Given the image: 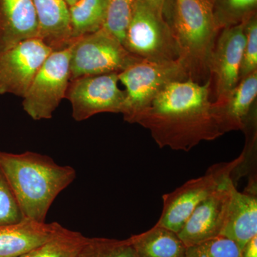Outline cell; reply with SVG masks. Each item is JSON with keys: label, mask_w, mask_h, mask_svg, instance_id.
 <instances>
[{"label": "cell", "mask_w": 257, "mask_h": 257, "mask_svg": "<svg viewBox=\"0 0 257 257\" xmlns=\"http://www.w3.org/2000/svg\"><path fill=\"white\" fill-rule=\"evenodd\" d=\"M257 70L240 80L227 94L212 102V110L221 133L246 132L256 121Z\"/></svg>", "instance_id": "13"}, {"label": "cell", "mask_w": 257, "mask_h": 257, "mask_svg": "<svg viewBox=\"0 0 257 257\" xmlns=\"http://www.w3.org/2000/svg\"><path fill=\"white\" fill-rule=\"evenodd\" d=\"M245 160V152L229 162L211 166L205 175L187 181L173 192L164 194L163 208L157 224L177 233L198 204L202 202Z\"/></svg>", "instance_id": "8"}, {"label": "cell", "mask_w": 257, "mask_h": 257, "mask_svg": "<svg viewBox=\"0 0 257 257\" xmlns=\"http://www.w3.org/2000/svg\"><path fill=\"white\" fill-rule=\"evenodd\" d=\"M53 50L40 39L18 43L0 53V94L23 97L39 69Z\"/></svg>", "instance_id": "10"}, {"label": "cell", "mask_w": 257, "mask_h": 257, "mask_svg": "<svg viewBox=\"0 0 257 257\" xmlns=\"http://www.w3.org/2000/svg\"><path fill=\"white\" fill-rule=\"evenodd\" d=\"M241 257H257V236H253L243 246Z\"/></svg>", "instance_id": "28"}, {"label": "cell", "mask_w": 257, "mask_h": 257, "mask_svg": "<svg viewBox=\"0 0 257 257\" xmlns=\"http://www.w3.org/2000/svg\"><path fill=\"white\" fill-rule=\"evenodd\" d=\"M211 78L204 84L188 79L170 83L131 123L147 128L160 148L188 152L223 134L210 101Z\"/></svg>", "instance_id": "1"}, {"label": "cell", "mask_w": 257, "mask_h": 257, "mask_svg": "<svg viewBox=\"0 0 257 257\" xmlns=\"http://www.w3.org/2000/svg\"><path fill=\"white\" fill-rule=\"evenodd\" d=\"M36 12L39 39L53 51L67 48L74 42L71 35L69 7L64 0H32Z\"/></svg>", "instance_id": "17"}, {"label": "cell", "mask_w": 257, "mask_h": 257, "mask_svg": "<svg viewBox=\"0 0 257 257\" xmlns=\"http://www.w3.org/2000/svg\"><path fill=\"white\" fill-rule=\"evenodd\" d=\"M25 219L18 199L0 170V226L18 224Z\"/></svg>", "instance_id": "25"}, {"label": "cell", "mask_w": 257, "mask_h": 257, "mask_svg": "<svg viewBox=\"0 0 257 257\" xmlns=\"http://www.w3.org/2000/svg\"><path fill=\"white\" fill-rule=\"evenodd\" d=\"M79 1H81V0H64V2H65L66 4L67 5L69 8L72 6V5H75L76 3H79Z\"/></svg>", "instance_id": "29"}, {"label": "cell", "mask_w": 257, "mask_h": 257, "mask_svg": "<svg viewBox=\"0 0 257 257\" xmlns=\"http://www.w3.org/2000/svg\"><path fill=\"white\" fill-rule=\"evenodd\" d=\"M63 226L57 222L26 219L0 226V257H20L55 236Z\"/></svg>", "instance_id": "16"}, {"label": "cell", "mask_w": 257, "mask_h": 257, "mask_svg": "<svg viewBox=\"0 0 257 257\" xmlns=\"http://www.w3.org/2000/svg\"><path fill=\"white\" fill-rule=\"evenodd\" d=\"M147 2L163 16L171 26L175 0H147Z\"/></svg>", "instance_id": "27"}, {"label": "cell", "mask_w": 257, "mask_h": 257, "mask_svg": "<svg viewBox=\"0 0 257 257\" xmlns=\"http://www.w3.org/2000/svg\"><path fill=\"white\" fill-rule=\"evenodd\" d=\"M4 174L26 219L46 222L52 203L76 178L70 166L57 165L51 157L33 152L0 151Z\"/></svg>", "instance_id": "2"}, {"label": "cell", "mask_w": 257, "mask_h": 257, "mask_svg": "<svg viewBox=\"0 0 257 257\" xmlns=\"http://www.w3.org/2000/svg\"><path fill=\"white\" fill-rule=\"evenodd\" d=\"M86 236L66 228L52 239L20 257H77Z\"/></svg>", "instance_id": "20"}, {"label": "cell", "mask_w": 257, "mask_h": 257, "mask_svg": "<svg viewBox=\"0 0 257 257\" xmlns=\"http://www.w3.org/2000/svg\"><path fill=\"white\" fill-rule=\"evenodd\" d=\"M244 43V21L222 29L216 39L209 63V77L215 83L216 99L239 83Z\"/></svg>", "instance_id": "12"}, {"label": "cell", "mask_w": 257, "mask_h": 257, "mask_svg": "<svg viewBox=\"0 0 257 257\" xmlns=\"http://www.w3.org/2000/svg\"><path fill=\"white\" fill-rule=\"evenodd\" d=\"M108 2L109 0H81L69 7L71 35L74 42L103 28Z\"/></svg>", "instance_id": "19"}, {"label": "cell", "mask_w": 257, "mask_h": 257, "mask_svg": "<svg viewBox=\"0 0 257 257\" xmlns=\"http://www.w3.org/2000/svg\"><path fill=\"white\" fill-rule=\"evenodd\" d=\"M77 257H137L128 239L86 237Z\"/></svg>", "instance_id": "22"}, {"label": "cell", "mask_w": 257, "mask_h": 257, "mask_svg": "<svg viewBox=\"0 0 257 257\" xmlns=\"http://www.w3.org/2000/svg\"><path fill=\"white\" fill-rule=\"evenodd\" d=\"M219 30L243 23L256 13L257 0H209Z\"/></svg>", "instance_id": "21"}, {"label": "cell", "mask_w": 257, "mask_h": 257, "mask_svg": "<svg viewBox=\"0 0 257 257\" xmlns=\"http://www.w3.org/2000/svg\"><path fill=\"white\" fill-rule=\"evenodd\" d=\"M128 240L137 257H184L187 251V246L177 233L157 224Z\"/></svg>", "instance_id": "18"}, {"label": "cell", "mask_w": 257, "mask_h": 257, "mask_svg": "<svg viewBox=\"0 0 257 257\" xmlns=\"http://www.w3.org/2000/svg\"><path fill=\"white\" fill-rule=\"evenodd\" d=\"M72 45L49 55L24 95L23 109L32 119H51L65 98L70 82Z\"/></svg>", "instance_id": "7"}, {"label": "cell", "mask_w": 257, "mask_h": 257, "mask_svg": "<svg viewBox=\"0 0 257 257\" xmlns=\"http://www.w3.org/2000/svg\"><path fill=\"white\" fill-rule=\"evenodd\" d=\"M33 38L39 26L32 0H0V53Z\"/></svg>", "instance_id": "14"}, {"label": "cell", "mask_w": 257, "mask_h": 257, "mask_svg": "<svg viewBox=\"0 0 257 257\" xmlns=\"http://www.w3.org/2000/svg\"><path fill=\"white\" fill-rule=\"evenodd\" d=\"M235 186L232 176L226 177L194 209L178 232L187 247L221 236Z\"/></svg>", "instance_id": "11"}, {"label": "cell", "mask_w": 257, "mask_h": 257, "mask_svg": "<svg viewBox=\"0 0 257 257\" xmlns=\"http://www.w3.org/2000/svg\"><path fill=\"white\" fill-rule=\"evenodd\" d=\"M184 257H241V249L234 241L221 235L188 246Z\"/></svg>", "instance_id": "24"}, {"label": "cell", "mask_w": 257, "mask_h": 257, "mask_svg": "<svg viewBox=\"0 0 257 257\" xmlns=\"http://www.w3.org/2000/svg\"><path fill=\"white\" fill-rule=\"evenodd\" d=\"M137 0H109L102 28L124 44Z\"/></svg>", "instance_id": "23"}, {"label": "cell", "mask_w": 257, "mask_h": 257, "mask_svg": "<svg viewBox=\"0 0 257 257\" xmlns=\"http://www.w3.org/2000/svg\"><path fill=\"white\" fill-rule=\"evenodd\" d=\"M245 43L239 71V81L257 70L256 13L244 21Z\"/></svg>", "instance_id": "26"}, {"label": "cell", "mask_w": 257, "mask_h": 257, "mask_svg": "<svg viewBox=\"0 0 257 257\" xmlns=\"http://www.w3.org/2000/svg\"><path fill=\"white\" fill-rule=\"evenodd\" d=\"M179 59L189 79L200 82L209 76V63L220 30L209 0H175L171 24Z\"/></svg>", "instance_id": "3"}, {"label": "cell", "mask_w": 257, "mask_h": 257, "mask_svg": "<svg viewBox=\"0 0 257 257\" xmlns=\"http://www.w3.org/2000/svg\"><path fill=\"white\" fill-rule=\"evenodd\" d=\"M118 74L86 76L69 82L65 98L70 101L72 117L84 121L101 113L121 114L124 90L118 85Z\"/></svg>", "instance_id": "9"}, {"label": "cell", "mask_w": 257, "mask_h": 257, "mask_svg": "<svg viewBox=\"0 0 257 257\" xmlns=\"http://www.w3.org/2000/svg\"><path fill=\"white\" fill-rule=\"evenodd\" d=\"M123 45L142 60L165 62L179 59L172 28L147 0H137Z\"/></svg>", "instance_id": "5"}, {"label": "cell", "mask_w": 257, "mask_h": 257, "mask_svg": "<svg viewBox=\"0 0 257 257\" xmlns=\"http://www.w3.org/2000/svg\"><path fill=\"white\" fill-rule=\"evenodd\" d=\"M256 182H252L244 192L233 188L227 216L221 236L234 241L240 249L257 236V196Z\"/></svg>", "instance_id": "15"}, {"label": "cell", "mask_w": 257, "mask_h": 257, "mask_svg": "<svg viewBox=\"0 0 257 257\" xmlns=\"http://www.w3.org/2000/svg\"><path fill=\"white\" fill-rule=\"evenodd\" d=\"M118 77L125 87L121 114L128 123L170 83L189 79L188 71L179 59L165 62L142 60L118 74Z\"/></svg>", "instance_id": "4"}, {"label": "cell", "mask_w": 257, "mask_h": 257, "mask_svg": "<svg viewBox=\"0 0 257 257\" xmlns=\"http://www.w3.org/2000/svg\"><path fill=\"white\" fill-rule=\"evenodd\" d=\"M140 60L101 28L74 42L69 62L70 81L86 76L119 74Z\"/></svg>", "instance_id": "6"}]
</instances>
